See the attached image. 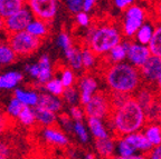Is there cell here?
Returning a JSON list of instances; mask_svg holds the SVG:
<instances>
[{"mask_svg": "<svg viewBox=\"0 0 161 159\" xmlns=\"http://www.w3.org/2000/svg\"><path fill=\"white\" fill-rule=\"evenodd\" d=\"M106 121L115 139L139 132L148 122L146 111L133 96L128 97L121 105L114 107L111 115L106 118Z\"/></svg>", "mask_w": 161, "mask_h": 159, "instance_id": "1", "label": "cell"}, {"mask_svg": "<svg viewBox=\"0 0 161 159\" xmlns=\"http://www.w3.org/2000/svg\"><path fill=\"white\" fill-rule=\"evenodd\" d=\"M103 78L111 94L132 96L143 85L140 69L128 61L104 66Z\"/></svg>", "mask_w": 161, "mask_h": 159, "instance_id": "2", "label": "cell"}, {"mask_svg": "<svg viewBox=\"0 0 161 159\" xmlns=\"http://www.w3.org/2000/svg\"><path fill=\"white\" fill-rule=\"evenodd\" d=\"M85 40V45L93 50L96 56L104 58L115 46L123 41V33L118 23L105 21L88 27Z\"/></svg>", "mask_w": 161, "mask_h": 159, "instance_id": "3", "label": "cell"}, {"mask_svg": "<svg viewBox=\"0 0 161 159\" xmlns=\"http://www.w3.org/2000/svg\"><path fill=\"white\" fill-rule=\"evenodd\" d=\"M148 10L146 7L141 5L131 6L125 10L122 15L121 20V30L123 33V37L128 40L133 39L136 31L146 21H148Z\"/></svg>", "mask_w": 161, "mask_h": 159, "instance_id": "4", "label": "cell"}, {"mask_svg": "<svg viewBox=\"0 0 161 159\" xmlns=\"http://www.w3.org/2000/svg\"><path fill=\"white\" fill-rule=\"evenodd\" d=\"M42 39L34 37L28 31H19L8 36V45L13 48L18 57H27L39 48Z\"/></svg>", "mask_w": 161, "mask_h": 159, "instance_id": "5", "label": "cell"}, {"mask_svg": "<svg viewBox=\"0 0 161 159\" xmlns=\"http://www.w3.org/2000/svg\"><path fill=\"white\" fill-rule=\"evenodd\" d=\"M86 117L100 118L106 119L113 110V105L111 100V94H106L104 91H98L94 95L88 104L84 106Z\"/></svg>", "mask_w": 161, "mask_h": 159, "instance_id": "6", "label": "cell"}, {"mask_svg": "<svg viewBox=\"0 0 161 159\" xmlns=\"http://www.w3.org/2000/svg\"><path fill=\"white\" fill-rule=\"evenodd\" d=\"M34 17L49 23L54 20L58 11V0H28Z\"/></svg>", "mask_w": 161, "mask_h": 159, "instance_id": "7", "label": "cell"}, {"mask_svg": "<svg viewBox=\"0 0 161 159\" xmlns=\"http://www.w3.org/2000/svg\"><path fill=\"white\" fill-rule=\"evenodd\" d=\"M34 15L28 6H24L15 15L5 19V31L8 35L19 33L27 29L29 23L34 20Z\"/></svg>", "mask_w": 161, "mask_h": 159, "instance_id": "8", "label": "cell"}, {"mask_svg": "<svg viewBox=\"0 0 161 159\" xmlns=\"http://www.w3.org/2000/svg\"><path fill=\"white\" fill-rule=\"evenodd\" d=\"M151 51L148 46L140 45L138 42L131 40L128 49V62L133 67L140 69L151 57Z\"/></svg>", "mask_w": 161, "mask_h": 159, "instance_id": "9", "label": "cell"}, {"mask_svg": "<svg viewBox=\"0 0 161 159\" xmlns=\"http://www.w3.org/2000/svg\"><path fill=\"white\" fill-rule=\"evenodd\" d=\"M140 74L143 84L153 86L161 77V57L151 56L148 61L140 68Z\"/></svg>", "mask_w": 161, "mask_h": 159, "instance_id": "10", "label": "cell"}, {"mask_svg": "<svg viewBox=\"0 0 161 159\" xmlns=\"http://www.w3.org/2000/svg\"><path fill=\"white\" fill-rule=\"evenodd\" d=\"M77 88L80 95V104L85 106L98 92V82L94 76L86 74L83 75L77 81Z\"/></svg>", "mask_w": 161, "mask_h": 159, "instance_id": "11", "label": "cell"}, {"mask_svg": "<svg viewBox=\"0 0 161 159\" xmlns=\"http://www.w3.org/2000/svg\"><path fill=\"white\" fill-rule=\"evenodd\" d=\"M130 41L131 40L124 39L121 44L115 46L105 57L102 58V60L104 61L103 65L108 66V65H114V64H120V62L125 61L126 58H128V49H129V45H130Z\"/></svg>", "mask_w": 161, "mask_h": 159, "instance_id": "12", "label": "cell"}, {"mask_svg": "<svg viewBox=\"0 0 161 159\" xmlns=\"http://www.w3.org/2000/svg\"><path fill=\"white\" fill-rule=\"evenodd\" d=\"M133 98L139 102V105H140L141 107L146 110L147 108L150 107L151 105L158 99L159 95L157 94L153 86L143 84L136 90V94L133 95Z\"/></svg>", "mask_w": 161, "mask_h": 159, "instance_id": "13", "label": "cell"}, {"mask_svg": "<svg viewBox=\"0 0 161 159\" xmlns=\"http://www.w3.org/2000/svg\"><path fill=\"white\" fill-rule=\"evenodd\" d=\"M64 106L63 99H60L57 96L50 95L48 92H40L39 94V100L36 107L43 108V109L49 110L52 112H59Z\"/></svg>", "mask_w": 161, "mask_h": 159, "instance_id": "14", "label": "cell"}, {"mask_svg": "<svg viewBox=\"0 0 161 159\" xmlns=\"http://www.w3.org/2000/svg\"><path fill=\"white\" fill-rule=\"evenodd\" d=\"M38 65H39L40 71L39 76L37 78V84L39 86H45L49 80H52L54 78V69L50 58L47 55H42L40 58L38 59Z\"/></svg>", "mask_w": 161, "mask_h": 159, "instance_id": "15", "label": "cell"}, {"mask_svg": "<svg viewBox=\"0 0 161 159\" xmlns=\"http://www.w3.org/2000/svg\"><path fill=\"white\" fill-rule=\"evenodd\" d=\"M43 135L47 142L53 146L66 147L68 145V138L66 137V135L56 126L46 127L43 130Z\"/></svg>", "mask_w": 161, "mask_h": 159, "instance_id": "16", "label": "cell"}, {"mask_svg": "<svg viewBox=\"0 0 161 159\" xmlns=\"http://www.w3.org/2000/svg\"><path fill=\"white\" fill-rule=\"evenodd\" d=\"M123 137L136 148V151H140L144 155H149V152L153 149V146L147 139V137L144 136L143 132H134V134L126 135V136Z\"/></svg>", "mask_w": 161, "mask_h": 159, "instance_id": "17", "label": "cell"}, {"mask_svg": "<svg viewBox=\"0 0 161 159\" xmlns=\"http://www.w3.org/2000/svg\"><path fill=\"white\" fill-rule=\"evenodd\" d=\"M154 29H156L154 20H148V21H146L140 27V29L136 31V36L133 38V41L138 42L140 45L149 46V44L151 42V39L153 37Z\"/></svg>", "mask_w": 161, "mask_h": 159, "instance_id": "18", "label": "cell"}, {"mask_svg": "<svg viewBox=\"0 0 161 159\" xmlns=\"http://www.w3.org/2000/svg\"><path fill=\"white\" fill-rule=\"evenodd\" d=\"M95 148L98 155L103 159H110L114 156L116 142L114 137H108L104 139H95Z\"/></svg>", "mask_w": 161, "mask_h": 159, "instance_id": "19", "label": "cell"}, {"mask_svg": "<svg viewBox=\"0 0 161 159\" xmlns=\"http://www.w3.org/2000/svg\"><path fill=\"white\" fill-rule=\"evenodd\" d=\"M14 95H15V98H17L24 106H28V107L35 108L39 100V94L36 90H26L17 88L15 89Z\"/></svg>", "mask_w": 161, "mask_h": 159, "instance_id": "20", "label": "cell"}, {"mask_svg": "<svg viewBox=\"0 0 161 159\" xmlns=\"http://www.w3.org/2000/svg\"><path fill=\"white\" fill-rule=\"evenodd\" d=\"M87 126L90 131L92 132L93 137L95 139H104V138H108L110 136V132L104 126L103 119H100V118H93V117H88L87 118Z\"/></svg>", "mask_w": 161, "mask_h": 159, "instance_id": "21", "label": "cell"}, {"mask_svg": "<svg viewBox=\"0 0 161 159\" xmlns=\"http://www.w3.org/2000/svg\"><path fill=\"white\" fill-rule=\"evenodd\" d=\"M66 60L68 62L69 68L73 70L83 69V61H82V47H77L74 45L69 50L64 52Z\"/></svg>", "mask_w": 161, "mask_h": 159, "instance_id": "22", "label": "cell"}, {"mask_svg": "<svg viewBox=\"0 0 161 159\" xmlns=\"http://www.w3.org/2000/svg\"><path fill=\"white\" fill-rule=\"evenodd\" d=\"M143 134L153 147L161 145V127L158 122H148L143 128Z\"/></svg>", "mask_w": 161, "mask_h": 159, "instance_id": "23", "label": "cell"}, {"mask_svg": "<svg viewBox=\"0 0 161 159\" xmlns=\"http://www.w3.org/2000/svg\"><path fill=\"white\" fill-rule=\"evenodd\" d=\"M35 115H36V121L39 125L46 127L55 126L58 120L57 115L55 112H52L49 110L43 109V108L35 107Z\"/></svg>", "mask_w": 161, "mask_h": 159, "instance_id": "24", "label": "cell"}, {"mask_svg": "<svg viewBox=\"0 0 161 159\" xmlns=\"http://www.w3.org/2000/svg\"><path fill=\"white\" fill-rule=\"evenodd\" d=\"M19 0H0V17L7 19L24 7Z\"/></svg>", "mask_w": 161, "mask_h": 159, "instance_id": "25", "label": "cell"}, {"mask_svg": "<svg viewBox=\"0 0 161 159\" xmlns=\"http://www.w3.org/2000/svg\"><path fill=\"white\" fill-rule=\"evenodd\" d=\"M24 76L19 71H9L0 76L1 80V89H14V88L23 80Z\"/></svg>", "mask_w": 161, "mask_h": 159, "instance_id": "26", "label": "cell"}, {"mask_svg": "<svg viewBox=\"0 0 161 159\" xmlns=\"http://www.w3.org/2000/svg\"><path fill=\"white\" fill-rule=\"evenodd\" d=\"M26 31H28V33H29L30 35H33L34 37L43 39V38H45L46 36L48 35V23L43 21V20L34 18V20L27 27Z\"/></svg>", "mask_w": 161, "mask_h": 159, "instance_id": "27", "label": "cell"}, {"mask_svg": "<svg viewBox=\"0 0 161 159\" xmlns=\"http://www.w3.org/2000/svg\"><path fill=\"white\" fill-rule=\"evenodd\" d=\"M98 60V56L88 46H82V61H83V68L86 70L93 69L96 66Z\"/></svg>", "mask_w": 161, "mask_h": 159, "instance_id": "28", "label": "cell"}, {"mask_svg": "<svg viewBox=\"0 0 161 159\" xmlns=\"http://www.w3.org/2000/svg\"><path fill=\"white\" fill-rule=\"evenodd\" d=\"M18 56L15 54L13 48L7 44L0 42V66H8L13 64Z\"/></svg>", "mask_w": 161, "mask_h": 159, "instance_id": "29", "label": "cell"}, {"mask_svg": "<svg viewBox=\"0 0 161 159\" xmlns=\"http://www.w3.org/2000/svg\"><path fill=\"white\" fill-rule=\"evenodd\" d=\"M116 152H118V156L121 157H131L136 155V150L128 140L124 138V137H120V138H116Z\"/></svg>", "mask_w": 161, "mask_h": 159, "instance_id": "30", "label": "cell"}, {"mask_svg": "<svg viewBox=\"0 0 161 159\" xmlns=\"http://www.w3.org/2000/svg\"><path fill=\"white\" fill-rule=\"evenodd\" d=\"M149 49L151 51V55L161 57V23H156V29H154L153 37L149 44Z\"/></svg>", "mask_w": 161, "mask_h": 159, "instance_id": "31", "label": "cell"}, {"mask_svg": "<svg viewBox=\"0 0 161 159\" xmlns=\"http://www.w3.org/2000/svg\"><path fill=\"white\" fill-rule=\"evenodd\" d=\"M19 120V122L24 126H33L34 124H36V115H35V108L28 107V106H24L23 110L20 111L19 116L17 118Z\"/></svg>", "mask_w": 161, "mask_h": 159, "instance_id": "32", "label": "cell"}, {"mask_svg": "<svg viewBox=\"0 0 161 159\" xmlns=\"http://www.w3.org/2000/svg\"><path fill=\"white\" fill-rule=\"evenodd\" d=\"M44 89H45L46 92H48L50 95H54V96H57V97H62L64 91H65V87H64L60 78H55V77L52 80H49L44 86Z\"/></svg>", "mask_w": 161, "mask_h": 159, "instance_id": "33", "label": "cell"}, {"mask_svg": "<svg viewBox=\"0 0 161 159\" xmlns=\"http://www.w3.org/2000/svg\"><path fill=\"white\" fill-rule=\"evenodd\" d=\"M62 99H63L64 102L69 105L70 107L72 106H77L78 104H80V95L78 88L75 87V86L65 88V91H64L63 96H62Z\"/></svg>", "mask_w": 161, "mask_h": 159, "instance_id": "34", "label": "cell"}, {"mask_svg": "<svg viewBox=\"0 0 161 159\" xmlns=\"http://www.w3.org/2000/svg\"><path fill=\"white\" fill-rule=\"evenodd\" d=\"M147 121L148 122H159L161 118V99L160 97L151 105L150 107L147 108L146 110ZM147 122V124H148Z\"/></svg>", "mask_w": 161, "mask_h": 159, "instance_id": "35", "label": "cell"}, {"mask_svg": "<svg viewBox=\"0 0 161 159\" xmlns=\"http://www.w3.org/2000/svg\"><path fill=\"white\" fill-rule=\"evenodd\" d=\"M60 80L63 82L64 87L65 88H69V87H74L76 84V76L75 72L72 68L69 67H65L63 68V70L60 71Z\"/></svg>", "mask_w": 161, "mask_h": 159, "instance_id": "36", "label": "cell"}, {"mask_svg": "<svg viewBox=\"0 0 161 159\" xmlns=\"http://www.w3.org/2000/svg\"><path fill=\"white\" fill-rule=\"evenodd\" d=\"M23 107H24V105L21 104L17 98L14 97L13 99L9 101V104H8L6 111H7V115L10 118H13V119L14 118H16V119H17L18 116H19V114H20V111L23 110Z\"/></svg>", "mask_w": 161, "mask_h": 159, "instance_id": "37", "label": "cell"}, {"mask_svg": "<svg viewBox=\"0 0 161 159\" xmlns=\"http://www.w3.org/2000/svg\"><path fill=\"white\" fill-rule=\"evenodd\" d=\"M57 45L60 49L63 50V52H66L73 47V39L69 36V33L66 31H60L59 35L57 36Z\"/></svg>", "mask_w": 161, "mask_h": 159, "instance_id": "38", "label": "cell"}, {"mask_svg": "<svg viewBox=\"0 0 161 159\" xmlns=\"http://www.w3.org/2000/svg\"><path fill=\"white\" fill-rule=\"evenodd\" d=\"M74 132L80 142L85 144L88 141V132L83 121H74Z\"/></svg>", "mask_w": 161, "mask_h": 159, "instance_id": "39", "label": "cell"}, {"mask_svg": "<svg viewBox=\"0 0 161 159\" xmlns=\"http://www.w3.org/2000/svg\"><path fill=\"white\" fill-rule=\"evenodd\" d=\"M75 23L78 27H82V28H86L87 29L88 27H91V17L88 15V13L86 11H80L78 13L75 15Z\"/></svg>", "mask_w": 161, "mask_h": 159, "instance_id": "40", "label": "cell"}, {"mask_svg": "<svg viewBox=\"0 0 161 159\" xmlns=\"http://www.w3.org/2000/svg\"><path fill=\"white\" fill-rule=\"evenodd\" d=\"M83 1L84 0H64V3L70 13L76 15L83 10Z\"/></svg>", "mask_w": 161, "mask_h": 159, "instance_id": "41", "label": "cell"}, {"mask_svg": "<svg viewBox=\"0 0 161 159\" xmlns=\"http://www.w3.org/2000/svg\"><path fill=\"white\" fill-rule=\"evenodd\" d=\"M69 116L72 117V119L74 121H82L83 118L85 117V111L84 108H82L80 106H72L69 108Z\"/></svg>", "mask_w": 161, "mask_h": 159, "instance_id": "42", "label": "cell"}, {"mask_svg": "<svg viewBox=\"0 0 161 159\" xmlns=\"http://www.w3.org/2000/svg\"><path fill=\"white\" fill-rule=\"evenodd\" d=\"M58 121L60 122V125H62L67 131H74V122L69 115L62 114L59 117H58Z\"/></svg>", "mask_w": 161, "mask_h": 159, "instance_id": "43", "label": "cell"}, {"mask_svg": "<svg viewBox=\"0 0 161 159\" xmlns=\"http://www.w3.org/2000/svg\"><path fill=\"white\" fill-rule=\"evenodd\" d=\"M151 13H152V20H154V23H161V0L152 1Z\"/></svg>", "mask_w": 161, "mask_h": 159, "instance_id": "44", "label": "cell"}, {"mask_svg": "<svg viewBox=\"0 0 161 159\" xmlns=\"http://www.w3.org/2000/svg\"><path fill=\"white\" fill-rule=\"evenodd\" d=\"M13 119V118H10L7 114H3V112H0V136H3L5 132H7V130L9 129V126H10V120Z\"/></svg>", "mask_w": 161, "mask_h": 159, "instance_id": "45", "label": "cell"}, {"mask_svg": "<svg viewBox=\"0 0 161 159\" xmlns=\"http://www.w3.org/2000/svg\"><path fill=\"white\" fill-rule=\"evenodd\" d=\"M136 3V0H113V6L120 11H125L128 8L133 6Z\"/></svg>", "mask_w": 161, "mask_h": 159, "instance_id": "46", "label": "cell"}, {"mask_svg": "<svg viewBox=\"0 0 161 159\" xmlns=\"http://www.w3.org/2000/svg\"><path fill=\"white\" fill-rule=\"evenodd\" d=\"M25 70L30 77L37 80L38 76H39V71H40V68H39V65H38V62H36V64H29V65H26Z\"/></svg>", "mask_w": 161, "mask_h": 159, "instance_id": "47", "label": "cell"}, {"mask_svg": "<svg viewBox=\"0 0 161 159\" xmlns=\"http://www.w3.org/2000/svg\"><path fill=\"white\" fill-rule=\"evenodd\" d=\"M0 155L8 157V158H10V156L13 155V147H11V145L3 139H0Z\"/></svg>", "mask_w": 161, "mask_h": 159, "instance_id": "48", "label": "cell"}, {"mask_svg": "<svg viewBox=\"0 0 161 159\" xmlns=\"http://www.w3.org/2000/svg\"><path fill=\"white\" fill-rule=\"evenodd\" d=\"M97 0H84L83 1V11L86 13H91L95 7Z\"/></svg>", "mask_w": 161, "mask_h": 159, "instance_id": "49", "label": "cell"}, {"mask_svg": "<svg viewBox=\"0 0 161 159\" xmlns=\"http://www.w3.org/2000/svg\"><path fill=\"white\" fill-rule=\"evenodd\" d=\"M148 158L149 159H161V145L160 146L153 147V149L149 152Z\"/></svg>", "mask_w": 161, "mask_h": 159, "instance_id": "50", "label": "cell"}, {"mask_svg": "<svg viewBox=\"0 0 161 159\" xmlns=\"http://www.w3.org/2000/svg\"><path fill=\"white\" fill-rule=\"evenodd\" d=\"M110 159H149L148 158V155H144V154H139V155H133V156L131 157H121V156H113L111 157Z\"/></svg>", "mask_w": 161, "mask_h": 159, "instance_id": "51", "label": "cell"}, {"mask_svg": "<svg viewBox=\"0 0 161 159\" xmlns=\"http://www.w3.org/2000/svg\"><path fill=\"white\" fill-rule=\"evenodd\" d=\"M153 87H154V89H156L157 94L159 95V97H161V77L157 80V82L153 85Z\"/></svg>", "mask_w": 161, "mask_h": 159, "instance_id": "52", "label": "cell"}, {"mask_svg": "<svg viewBox=\"0 0 161 159\" xmlns=\"http://www.w3.org/2000/svg\"><path fill=\"white\" fill-rule=\"evenodd\" d=\"M5 31V19L3 17H0V33Z\"/></svg>", "mask_w": 161, "mask_h": 159, "instance_id": "53", "label": "cell"}, {"mask_svg": "<svg viewBox=\"0 0 161 159\" xmlns=\"http://www.w3.org/2000/svg\"><path fill=\"white\" fill-rule=\"evenodd\" d=\"M28 158H29V159H47L45 156H44V155H37V154L34 155V156L28 157Z\"/></svg>", "mask_w": 161, "mask_h": 159, "instance_id": "54", "label": "cell"}, {"mask_svg": "<svg viewBox=\"0 0 161 159\" xmlns=\"http://www.w3.org/2000/svg\"><path fill=\"white\" fill-rule=\"evenodd\" d=\"M84 159H96L95 156H94L93 154H86L85 155V158Z\"/></svg>", "mask_w": 161, "mask_h": 159, "instance_id": "55", "label": "cell"}, {"mask_svg": "<svg viewBox=\"0 0 161 159\" xmlns=\"http://www.w3.org/2000/svg\"><path fill=\"white\" fill-rule=\"evenodd\" d=\"M19 1H20V3H24V5L28 3V0H19Z\"/></svg>", "mask_w": 161, "mask_h": 159, "instance_id": "56", "label": "cell"}, {"mask_svg": "<svg viewBox=\"0 0 161 159\" xmlns=\"http://www.w3.org/2000/svg\"><path fill=\"white\" fill-rule=\"evenodd\" d=\"M15 159H29L28 157H17V158H15Z\"/></svg>", "mask_w": 161, "mask_h": 159, "instance_id": "57", "label": "cell"}, {"mask_svg": "<svg viewBox=\"0 0 161 159\" xmlns=\"http://www.w3.org/2000/svg\"><path fill=\"white\" fill-rule=\"evenodd\" d=\"M0 159H9V158H8V157H5V156H1V155H0Z\"/></svg>", "mask_w": 161, "mask_h": 159, "instance_id": "58", "label": "cell"}, {"mask_svg": "<svg viewBox=\"0 0 161 159\" xmlns=\"http://www.w3.org/2000/svg\"><path fill=\"white\" fill-rule=\"evenodd\" d=\"M159 125H160V127H161V118H160V120H159V122H158Z\"/></svg>", "mask_w": 161, "mask_h": 159, "instance_id": "59", "label": "cell"}, {"mask_svg": "<svg viewBox=\"0 0 161 159\" xmlns=\"http://www.w3.org/2000/svg\"><path fill=\"white\" fill-rule=\"evenodd\" d=\"M0 89H1V80H0Z\"/></svg>", "mask_w": 161, "mask_h": 159, "instance_id": "60", "label": "cell"}, {"mask_svg": "<svg viewBox=\"0 0 161 159\" xmlns=\"http://www.w3.org/2000/svg\"><path fill=\"white\" fill-rule=\"evenodd\" d=\"M58 159H68V158H58Z\"/></svg>", "mask_w": 161, "mask_h": 159, "instance_id": "61", "label": "cell"}, {"mask_svg": "<svg viewBox=\"0 0 161 159\" xmlns=\"http://www.w3.org/2000/svg\"><path fill=\"white\" fill-rule=\"evenodd\" d=\"M160 99H161V97H160Z\"/></svg>", "mask_w": 161, "mask_h": 159, "instance_id": "62", "label": "cell"}]
</instances>
